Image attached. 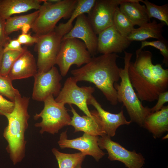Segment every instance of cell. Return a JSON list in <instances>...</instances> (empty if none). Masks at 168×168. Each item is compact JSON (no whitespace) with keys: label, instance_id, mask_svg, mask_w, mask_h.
I'll list each match as a JSON object with an SVG mask.
<instances>
[{"label":"cell","instance_id":"obj_2","mask_svg":"<svg viewBox=\"0 0 168 168\" xmlns=\"http://www.w3.org/2000/svg\"><path fill=\"white\" fill-rule=\"evenodd\" d=\"M119 57L116 53L92 57L88 63L72 70L71 73L77 82L93 83L112 105H116L118 102L114 84L120 79V68L116 62Z\"/></svg>","mask_w":168,"mask_h":168},{"label":"cell","instance_id":"obj_12","mask_svg":"<svg viewBox=\"0 0 168 168\" xmlns=\"http://www.w3.org/2000/svg\"><path fill=\"white\" fill-rule=\"evenodd\" d=\"M34 82L32 94L33 100L44 101L49 96L57 97L61 88L60 82L62 76L54 66L45 72L37 73L34 77Z\"/></svg>","mask_w":168,"mask_h":168},{"label":"cell","instance_id":"obj_28","mask_svg":"<svg viewBox=\"0 0 168 168\" xmlns=\"http://www.w3.org/2000/svg\"><path fill=\"white\" fill-rule=\"evenodd\" d=\"M23 52L12 50L4 52L1 62L0 75H8L14 63Z\"/></svg>","mask_w":168,"mask_h":168},{"label":"cell","instance_id":"obj_7","mask_svg":"<svg viewBox=\"0 0 168 168\" xmlns=\"http://www.w3.org/2000/svg\"><path fill=\"white\" fill-rule=\"evenodd\" d=\"M91 58L83 41L76 38L67 39L61 40L56 64L61 76L65 77L72 65L80 67L88 63Z\"/></svg>","mask_w":168,"mask_h":168},{"label":"cell","instance_id":"obj_18","mask_svg":"<svg viewBox=\"0 0 168 168\" xmlns=\"http://www.w3.org/2000/svg\"><path fill=\"white\" fill-rule=\"evenodd\" d=\"M37 72V63L35 58L27 49L14 63L8 76L12 81L34 77Z\"/></svg>","mask_w":168,"mask_h":168},{"label":"cell","instance_id":"obj_1","mask_svg":"<svg viewBox=\"0 0 168 168\" xmlns=\"http://www.w3.org/2000/svg\"><path fill=\"white\" fill-rule=\"evenodd\" d=\"M134 62H130L128 76L141 101L151 102L157 100L159 95L168 88V69L162 64H153L152 53L138 49Z\"/></svg>","mask_w":168,"mask_h":168},{"label":"cell","instance_id":"obj_23","mask_svg":"<svg viewBox=\"0 0 168 168\" xmlns=\"http://www.w3.org/2000/svg\"><path fill=\"white\" fill-rule=\"evenodd\" d=\"M96 0H77L74 10L68 21L61 23L56 26L54 30L63 36L68 33L73 27V21L79 15L85 13L88 14L93 6Z\"/></svg>","mask_w":168,"mask_h":168},{"label":"cell","instance_id":"obj_38","mask_svg":"<svg viewBox=\"0 0 168 168\" xmlns=\"http://www.w3.org/2000/svg\"><path fill=\"white\" fill-rule=\"evenodd\" d=\"M60 1V0H47V1L49 3H54L58 2Z\"/></svg>","mask_w":168,"mask_h":168},{"label":"cell","instance_id":"obj_24","mask_svg":"<svg viewBox=\"0 0 168 168\" xmlns=\"http://www.w3.org/2000/svg\"><path fill=\"white\" fill-rule=\"evenodd\" d=\"M38 13V10L25 15L11 16L6 20L5 30L6 35L8 36L14 31L21 30L25 24H29L32 25Z\"/></svg>","mask_w":168,"mask_h":168},{"label":"cell","instance_id":"obj_40","mask_svg":"<svg viewBox=\"0 0 168 168\" xmlns=\"http://www.w3.org/2000/svg\"><path fill=\"white\" fill-rule=\"evenodd\" d=\"M1 0H0V2Z\"/></svg>","mask_w":168,"mask_h":168},{"label":"cell","instance_id":"obj_35","mask_svg":"<svg viewBox=\"0 0 168 168\" xmlns=\"http://www.w3.org/2000/svg\"><path fill=\"white\" fill-rule=\"evenodd\" d=\"M16 39L21 45H31L36 44L37 41L36 37L32 36L30 33L21 34L18 36Z\"/></svg>","mask_w":168,"mask_h":168},{"label":"cell","instance_id":"obj_11","mask_svg":"<svg viewBox=\"0 0 168 168\" xmlns=\"http://www.w3.org/2000/svg\"><path fill=\"white\" fill-rule=\"evenodd\" d=\"M128 0H96L87 19L96 35L113 25L115 10Z\"/></svg>","mask_w":168,"mask_h":168},{"label":"cell","instance_id":"obj_6","mask_svg":"<svg viewBox=\"0 0 168 168\" xmlns=\"http://www.w3.org/2000/svg\"><path fill=\"white\" fill-rule=\"evenodd\" d=\"M43 109L34 116L35 120L41 118L42 120L35 124L40 128L39 133L42 134L47 132L52 134L58 133L63 127L69 125L71 118L65 105L56 102L53 95L46 98Z\"/></svg>","mask_w":168,"mask_h":168},{"label":"cell","instance_id":"obj_22","mask_svg":"<svg viewBox=\"0 0 168 168\" xmlns=\"http://www.w3.org/2000/svg\"><path fill=\"white\" fill-rule=\"evenodd\" d=\"M165 24L163 22L158 23L153 20L152 22H147L137 28H134L127 37L129 41H143L146 40L153 38L157 40H165L162 33L163 28Z\"/></svg>","mask_w":168,"mask_h":168},{"label":"cell","instance_id":"obj_20","mask_svg":"<svg viewBox=\"0 0 168 168\" xmlns=\"http://www.w3.org/2000/svg\"><path fill=\"white\" fill-rule=\"evenodd\" d=\"M143 127L152 133L155 139L160 137L168 131V105L151 113L145 118Z\"/></svg>","mask_w":168,"mask_h":168},{"label":"cell","instance_id":"obj_27","mask_svg":"<svg viewBox=\"0 0 168 168\" xmlns=\"http://www.w3.org/2000/svg\"><path fill=\"white\" fill-rule=\"evenodd\" d=\"M113 25L120 34L126 38L135 28L134 26L120 11L119 7H117L114 13Z\"/></svg>","mask_w":168,"mask_h":168},{"label":"cell","instance_id":"obj_4","mask_svg":"<svg viewBox=\"0 0 168 168\" xmlns=\"http://www.w3.org/2000/svg\"><path fill=\"white\" fill-rule=\"evenodd\" d=\"M124 67L120 68L119 84L115 83L114 87L117 92L118 102L125 107L131 122L143 127L146 117L151 113V108L144 107L138 97L130 80L128 69L133 54L124 51Z\"/></svg>","mask_w":168,"mask_h":168},{"label":"cell","instance_id":"obj_16","mask_svg":"<svg viewBox=\"0 0 168 168\" xmlns=\"http://www.w3.org/2000/svg\"><path fill=\"white\" fill-rule=\"evenodd\" d=\"M73 114L69 125L74 128V132H83L88 134L102 137L106 135L101 119L97 111L94 110L91 111V117L80 116L72 106L70 105Z\"/></svg>","mask_w":168,"mask_h":168},{"label":"cell","instance_id":"obj_17","mask_svg":"<svg viewBox=\"0 0 168 168\" xmlns=\"http://www.w3.org/2000/svg\"><path fill=\"white\" fill-rule=\"evenodd\" d=\"M96 109L102 121L106 134L110 137L114 136L117 128L120 126L129 125L132 122L127 121L124 115L123 108L117 114H113L104 110L96 98L92 95L87 101Z\"/></svg>","mask_w":168,"mask_h":168},{"label":"cell","instance_id":"obj_14","mask_svg":"<svg viewBox=\"0 0 168 168\" xmlns=\"http://www.w3.org/2000/svg\"><path fill=\"white\" fill-rule=\"evenodd\" d=\"M69 38L82 40L92 57L98 53V37L85 14L76 18L74 26L63 37L62 40Z\"/></svg>","mask_w":168,"mask_h":168},{"label":"cell","instance_id":"obj_30","mask_svg":"<svg viewBox=\"0 0 168 168\" xmlns=\"http://www.w3.org/2000/svg\"><path fill=\"white\" fill-rule=\"evenodd\" d=\"M150 46L154 47L160 51L163 56L162 64L168 66V47L167 40H157L152 41H143L141 42V46L139 49H142L144 47Z\"/></svg>","mask_w":168,"mask_h":168},{"label":"cell","instance_id":"obj_5","mask_svg":"<svg viewBox=\"0 0 168 168\" xmlns=\"http://www.w3.org/2000/svg\"><path fill=\"white\" fill-rule=\"evenodd\" d=\"M77 0H63L52 3L44 0L38 10L39 13L31 25L35 36L46 34L54 30L62 18L70 17L77 5Z\"/></svg>","mask_w":168,"mask_h":168},{"label":"cell","instance_id":"obj_31","mask_svg":"<svg viewBox=\"0 0 168 168\" xmlns=\"http://www.w3.org/2000/svg\"><path fill=\"white\" fill-rule=\"evenodd\" d=\"M15 107V103L9 101L0 95V114L3 115L4 114L10 113L13 110Z\"/></svg>","mask_w":168,"mask_h":168},{"label":"cell","instance_id":"obj_36","mask_svg":"<svg viewBox=\"0 0 168 168\" xmlns=\"http://www.w3.org/2000/svg\"><path fill=\"white\" fill-rule=\"evenodd\" d=\"M31 28V25L29 24H26L24 25L21 28V30L22 33L24 34H27L30 30Z\"/></svg>","mask_w":168,"mask_h":168},{"label":"cell","instance_id":"obj_39","mask_svg":"<svg viewBox=\"0 0 168 168\" xmlns=\"http://www.w3.org/2000/svg\"><path fill=\"white\" fill-rule=\"evenodd\" d=\"M82 164L78 165L75 168H82L81 167Z\"/></svg>","mask_w":168,"mask_h":168},{"label":"cell","instance_id":"obj_29","mask_svg":"<svg viewBox=\"0 0 168 168\" xmlns=\"http://www.w3.org/2000/svg\"><path fill=\"white\" fill-rule=\"evenodd\" d=\"M19 91L14 88L12 80L8 75H0V95L6 97L14 102L16 96L19 93Z\"/></svg>","mask_w":168,"mask_h":168},{"label":"cell","instance_id":"obj_33","mask_svg":"<svg viewBox=\"0 0 168 168\" xmlns=\"http://www.w3.org/2000/svg\"><path fill=\"white\" fill-rule=\"evenodd\" d=\"M156 104L152 108H151V112H153L160 110L164 104L168 102V91L160 93L158 97Z\"/></svg>","mask_w":168,"mask_h":168},{"label":"cell","instance_id":"obj_26","mask_svg":"<svg viewBox=\"0 0 168 168\" xmlns=\"http://www.w3.org/2000/svg\"><path fill=\"white\" fill-rule=\"evenodd\" d=\"M145 5L150 19L153 17L164 23L168 26V4L162 5H156L147 0H142Z\"/></svg>","mask_w":168,"mask_h":168},{"label":"cell","instance_id":"obj_9","mask_svg":"<svg viewBox=\"0 0 168 168\" xmlns=\"http://www.w3.org/2000/svg\"><path fill=\"white\" fill-rule=\"evenodd\" d=\"M77 82L73 77L68 78L55 100L64 105H75L86 115L91 117L87 102L95 89L90 86L80 87L77 85Z\"/></svg>","mask_w":168,"mask_h":168},{"label":"cell","instance_id":"obj_19","mask_svg":"<svg viewBox=\"0 0 168 168\" xmlns=\"http://www.w3.org/2000/svg\"><path fill=\"white\" fill-rule=\"evenodd\" d=\"M44 0H1L0 17L6 20L14 14L39 10Z\"/></svg>","mask_w":168,"mask_h":168},{"label":"cell","instance_id":"obj_25","mask_svg":"<svg viewBox=\"0 0 168 168\" xmlns=\"http://www.w3.org/2000/svg\"><path fill=\"white\" fill-rule=\"evenodd\" d=\"M52 151L58 161L59 168H75L82 164L86 155L81 152L68 154L60 152L53 148Z\"/></svg>","mask_w":168,"mask_h":168},{"label":"cell","instance_id":"obj_37","mask_svg":"<svg viewBox=\"0 0 168 168\" xmlns=\"http://www.w3.org/2000/svg\"><path fill=\"white\" fill-rule=\"evenodd\" d=\"M3 53V48L2 47L0 46V70L1 66L2 57Z\"/></svg>","mask_w":168,"mask_h":168},{"label":"cell","instance_id":"obj_8","mask_svg":"<svg viewBox=\"0 0 168 168\" xmlns=\"http://www.w3.org/2000/svg\"><path fill=\"white\" fill-rule=\"evenodd\" d=\"M35 36L37 38L35 47L38 72H45L56 64L63 36L54 30L46 34Z\"/></svg>","mask_w":168,"mask_h":168},{"label":"cell","instance_id":"obj_10","mask_svg":"<svg viewBox=\"0 0 168 168\" xmlns=\"http://www.w3.org/2000/svg\"><path fill=\"white\" fill-rule=\"evenodd\" d=\"M98 145L101 149L107 151L110 160L121 162L127 168H142L145 164L141 153L127 150L106 134L99 137Z\"/></svg>","mask_w":168,"mask_h":168},{"label":"cell","instance_id":"obj_21","mask_svg":"<svg viewBox=\"0 0 168 168\" xmlns=\"http://www.w3.org/2000/svg\"><path fill=\"white\" fill-rule=\"evenodd\" d=\"M142 0H128L121 3L120 10L135 26L139 27L150 22L145 5L140 3Z\"/></svg>","mask_w":168,"mask_h":168},{"label":"cell","instance_id":"obj_3","mask_svg":"<svg viewBox=\"0 0 168 168\" xmlns=\"http://www.w3.org/2000/svg\"><path fill=\"white\" fill-rule=\"evenodd\" d=\"M30 99L28 97H22L19 93L15 97L13 111L3 115L8 122L3 136L8 143L6 150L14 165L21 162L25 156L27 142L25 135L30 118L28 112Z\"/></svg>","mask_w":168,"mask_h":168},{"label":"cell","instance_id":"obj_32","mask_svg":"<svg viewBox=\"0 0 168 168\" xmlns=\"http://www.w3.org/2000/svg\"><path fill=\"white\" fill-rule=\"evenodd\" d=\"M6 20L0 17V46L4 48L11 40L5 30Z\"/></svg>","mask_w":168,"mask_h":168},{"label":"cell","instance_id":"obj_34","mask_svg":"<svg viewBox=\"0 0 168 168\" xmlns=\"http://www.w3.org/2000/svg\"><path fill=\"white\" fill-rule=\"evenodd\" d=\"M21 45L16 39H11L3 48V51L4 52L8 50H12L24 52L27 49L22 47Z\"/></svg>","mask_w":168,"mask_h":168},{"label":"cell","instance_id":"obj_13","mask_svg":"<svg viewBox=\"0 0 168 168\" xmlns=\"http://www.w3.org/2000/svg\"><path fill=\"white\" fill-rule=\"evenodd\" d=\"M67 133V131H66L60 134L58 144L61 149L68 148L78 150L86 156H92L97 162L105 156V153L98 145L99 136L84 133L82 136L69 139Z\"/></svg>","mask_w":168,"mask_h":168},{"label":"cell","instance_id":"obj_15","mask_svg":"<svg viewBox=\"0 0 168 168\" xmlns=\"http://www.w3.org/2000/svg\"><path fill=\"white\" fill-rule=\"evenodd\" d=\"M131 42L122 35L113 25L98 35L97 52L102 54L121 53Z\"/></svg>","mask_w":168,"mask_h":168}]
</instances>
